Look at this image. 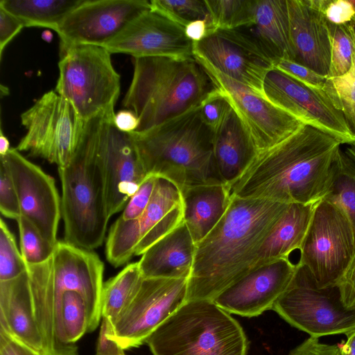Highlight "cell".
Here are the masks:
<instances>
[{"label": "cell", "instance_id": "obj_22", "mask_svg": "<svg viewBox=\"0 0 355 355\" xmlns=\"http://www.w3.org/2000/svg\"><path fill=\"white\" fill-rule=\"evenodd\" d=\"M289 60L327 76L331 43L327 21L311 0H287Z\"/></svg>", "mask_w": 355, "mask_h": 355}, {"label": "cell", "instance_id": "obj_23", "mask_svg": "<svg viewBox=\"0 0 355 355\" xmlns=\"http://www.w3.org/2000/svg\"><path fill=\"white\" fill-rule=\"evenodd\" d=\"M0 329L44 355L37 325L28 271L0 282Z\"/></svg>", "mask_w": 355, "mask_h": 355}, {"label": "cell", "instance_id": "obj_41", "mask_svg": "<svg viewBox=\"0 0 355 355\" xmlns=\"http://www.w3.org/2000/svg\"><path fill=\"white\" fill-rule=\"evenodd\" d=\"M327 22L335 25L354 23L355 12L350 0H311Z\"/></svg>", "mask_w": 355, "mask_h": 355}, {"label": "cell", "instance_id": "obj_25", "mask_svg": "<svg viewBox=\"0 0 355 355\" xmlns=\"http://www.w3.org/2000/svg\"><path fill=\"white\" fill-rule=\"evenodd\" d=\"M256 155L243 124L232 110L213 136L214 159L223 184L230 188Z\"/></svg>", "mask_w": 355, "mask_h": 355}, {"label": "cell", "instance_id": "obj_17", "mask_svg": "<svg viewBox=\"0 0 355 355\" xmlns=\"http://www.w3.org/2000/svg\"><path fill=\"white\" fill-rule=\"evenodd\" d=\"M150 9L148 0H83L57 29L60 46H104L132 21Z\"/></svg>", "mask_w": 355, "mask_h": 355}, {"label": "cell", "instance_id": "obj_19", "mask_svg": "<svg viewBox=\"0 0 355 355\" xmlns=\"http://www.w3.org/2000/svg\"><path fill=\"white\" fill-rule=\"evenodd\" d=\"M105 48L133 58H193V42L184 28L152 8L132 21Z\"/></svg>", "mask_w": 355, "mask_h": 355}, {"label": "cell", "instance_id": "obj_32", "mask_svg": "<svg viewBox=\"0 0 355 355\" xmlns=\"http://www.w3.org/2000/svg\"><path fill=\"white\" fill-rule=\"evenodd\" d=\"M61 315L64 336L69 343L76 344L85 334L97 328L86 299L77 291H67L62 294Z\"/></svg>", "mask_w": 355, "mask_h": 355}, {"label": "cell", "instance_id": "obj_54", "mask_svg": "<svg viewBox=\"0 0 355 355\" xmlns=\"http://www.w3.org/2000/svg\"><path fill=\"white\" fill-rule=\"evenodd\" d=\"M8 94V89L3 86V85H1V96L3 95H7Z\"/></svg>", "mask_w": 355, "mask_h": 355}, {"label": "cell", "instance_id": "obj_52", "mask_svg": "<svg viewBox=\"0 0 355 355\" xmlns=\"http://www.w3.org/2000/svg\"><path fill=\"white\" fill-rule=\"evenodd\" d=\"M347 340L338 344L340 355H355V329L347 335Z\"/></svg>", "mask_w": 355, "mask_h": 355}, {"label": "cell", "instance_id": "obj_37", "mask_svg": "<svg viewBox=\"0 0 355 355\" xmlns=\"http://www.w3.org/2000/svg\"><path fill=\"white\" fill-rule=\"evenodd\" d=\"M151 8L184 27L192 21L211 19L205 1L151 0Z\"/></svg>", "mask_w": 355, "mask_h": 355}, {"label": "cell", "instance_id": "obj_12", "mask_svg": "<svg viewBox=\"0 0 355 355\" xmlns=\"http://www.w3.org/2000/svg\"><path fill=\"white\" fill-rule=\"evenodd\" d=\"M26 134L16 149L58 167L67 165L79 145L85 121L55 90L44 93L21 114Z\"/></svg>", "mask_w": 355, "mask_h": 355}, {"label": "cell", "instance_id": "obj_15", "mask_svg": "<svg viewBox=\"0 0 355 355\" xmlns=\"http://www.w3.org/2000/svg\"><path fill=\"white\" fill-rule=\"evenodd\" d=\"M198 61L227 98L243 124L257 153L275 146L304 124L250 88L207 62Z\"/></svg>", "mask_w": 355, "mask_h": 355}, {"label": "cell", "instance_id": "obj_44", "mask_svg": "<svg viewBox=\"0 0 355 355\" xmlns=\"http://www.w3.org/2000/svg\"><path fill=\"white\" fill-rule=\"evenodd\" d=\"M275 68L293 76L309 85L322 89L324 87L327 76L320 75L311 69L287 59H281L275 64Z\"/></svg>", "mask_w": 355, "mask_h": 355}, {"label": "cell", "instance_id": "obj_21", "mask_svg": "<svg viewBox=\"0 0 355 355\" xmlns=\"http://www.w3.org/2000/svg\"><path fill=\"white\" fill-rule=\"evenodd\" d=\"M182 202L180 189L171 181L157 177L151 199L143 214L135 220L119 217L109 231L105 245L108 262L120 267L135 256L141 239L170 212Z\"/></svg>", "mask_w": 355, "mask_h": 355}, {"label": "cell", "instance_id": "obj_46", "mask_svg": "<svg viewBox=\"0 0 355 355\" xmlns=\"http://www.w3.org/2000/svg\"><path fill=\"white\" fill-rule=\"evenodd\" d=\"M289 355H340V351L338 345L321 343L318 338L310 336L293 349Z\"/></svg>", "mask_w": 355, "mask_h": 355}, {"label": "cell", "instance_id": "obj_35", "mask_svg": "<svg viewBox=\"0 0 355 355\" xmlns=\"http://www.w3.org/2000/svg\"><path fill=\"white\" fill-rule=\"evenodd\" d=\"M331 43V63L328 78L347 73L351 68L354 49L352 23L335 25L327 22Z\"/></svg>", "mask_w": 355, "mask_h": 355}, {"label": "cell", "instance_id": "obj_18", "mask_svg": "<svg viewBox=\"0 0 355 355\" xmlns=\"http://www.w3.org/2000/svg\"><path fill=\"white\" fill-rule=\"evenodd\" d=\"M1 162L15 187L21 215L50 243L55 245L61 217V198L53 177L11 148Z\"/></svg>", "mask_w": 355, "mask_h": 355}, {"label": "cell", "instance_id": "obj_40", "mask_svg": "<svg viewBox=\"0 0 355 355\" xmlns=\"http://www.w3.org/2000/svg\"><path fill=\"white\" fill-rule=\"evenodd\" d=\"M183 222L182 202L174 207L139 242L135 256L142 255L153 244L175 229Z\"/></svg>", "mask_w": 355, "mask_h": 355}, {"label": "cell", "instance_id": "obj_43", "mask_svg": "<svg viewBox=\"0 0 355 355\" xmlns=\"http://www.w3.org/2000/svg\"><path fill=\"white\" fill-rule=\"evenodd\" d=\"M156 179L157 177L152 175L146 177L128 200L120 218L125 220H135L143 214L151 199Z\"/></svg>", "mask_w": 355, "mask_h": 355}, {"label": "cell", "instance_id": "obj_45", "mask_svg": "<svg viewBox=\"0 0 355 355\" xmlns=\"http://www.w3.org/2000/svg\"><path fill=\"white\" fill-rule=\"evenodd\" d=\"M23 22L0 7V58L8 43L24 28Z\"/></svg>", "mask_w": 355, "mask_h": 355}, {"label": "cell", "instance_id": "obj_7", "mask_svg": "<svg viewBox=\"0 0 355 355\" xmlns=\"http://www.w3.org/2000/svg\"><path fill=\"white\" fill-rule=\"evenodd\" d=\"M58 171L62 184L64 241L93 251L103 244L110 218L93 141L85 123L73 157L67 165L58 167Z\"/></svg>", "mask_w": 355, "mask_h": 355}, {"label": "cell", "instance_id": "obj_13", "mask_svg": "<svg viewBox=\"0 0 355 355\" xmlns=\"http://www.w3.org/2000/svg\"><path fill=\"white\" fill-rule=\"evenodd\" d=\"M187 280L143 278L127 307L112 327L108 324L107 336L124 349L146 343L186 302Z\"/></svg>", "mask_w": 355, "mask_h": 355}, {"label": "cell", "instance_id": "obj_26", "mask_svg": "<svg viewBox=\"0 0 355 355\" xmlns=\"http://www.w3.org/2000/svg\"><path fill=\"white\" fill-rule=\"evenodd\" d=\"M181 191L183 220L196 245L218 224L231 202L225 184L201 185Z\"/></svg>", "mask_w": 355, "mask_h": 355}, {"label": "cell", "instance_id": "obj_48", "mask_svg": "<svg viewBox=\"0 0 355 355\" xmlns=\"http://www.w3.org/2000/svg\"><path fill=\"white\" fill-rule=\"evenodd\" d=\"M0 355H42L0 329Z\"/></svg>", "mask_w": 355, "mask_h": 355}, {"label": "cell", "instance_id": "obj_20", "mask_svg": "<svg viewBox=\"0 0 355 355\" xmlns=\"http://www.w3.org/2000/svg\"><path fill=\"white\" fill-rule=\"evenodd\" d=\"M297 264L281 258L259 265L230 285L213 302L230 313L255 317L272 307L286 291Z\"/></svg>", "mask_w": 355, "mask_h": 355}, {"label": "cell", "instance_id": "obj_11", "mask_svg": "<svg viewBox=\"0 0 355 355\" xmlns=\"http://www.w3.org/2000/svg\"><path fill=\"white\" fill-rule=\"evenodd\" d=\"M299 251L297 263L307 269L318 288L336 286L355 253V234L345 213L320 200Z\"/></svg>", "mask_w": 355, "mask_h": 355}, {"label": "cell", "instance_id": "obj_53", "mask_svg": "<svg viewBox=\"0 0 355 355\" xmlns=\"http://www.w3.org/2000/svg\"><path fill=\"white\" fill-rule=\"evenodd\" d=\"M10 142L3 134L2 128L0 130V156L6 155L10 150Z\"/></svg>", "mask_w": 355, "mask_h": 355}, {"label": "cell", "instance_id": "obj_24", "mask_svg": "<svg viewBox=\"0 0 355 355\" xmlns=\"http://www.w3.org/2000/svg\"><path fill=\"white\" fill-rule=\"evenodd\" d=\"M196 244L184 220L153 244L138 261L144 278L189 279Z\"/></svg>", "mask_w": 355, "mask_h": 355}, {"label": "cell", "instance_id": "obj_10", "mask_svg": "<svg viewBox=\"0 0 355 355\" xmlns=\"http://www.w3.org/2000/svg\"><path fill=\"white\" fill-rule=\"evenodd\" d=\"M295 274L272 309L311 337L346 336L355 329V307L346 306L337 286L320 288L298 263Z\"/></svg>", "mask_w": 355, "mask_h": 355}, {"label": "cell", "instance_id": "obj_42", "mask_svg": "<svg viewBox=\"0 0 355 355\" xmlns=\"http://www.w3.org/2000/svg\"><path fill=\"white\" fill-rule=\"evenodd\" d=\"M0 211L5 217L15 220L21 215L13 182L1 162H0Z\"/></svg>", "mask_w": 355, "mask_h": 355}, {"label": "cell", "instance_id": "obj_2", "mask_svg": "<svg viewBox=\"0 0 355 355\" xmlns=\"http://www.w3.org/2000/svg\"><path fill=\"white\" fill-rule=\"evenodd\" d=\"M288 205L231 196L220 220L196 245L186 302L213 301L254 269L260 248Z\"/></svg>", "mask_w": 355, "mask_h": 355}, {"label": "cell", "instance_id": "obj_28", "mask_svg": "<svg viewBox=\"0 0 355 355\" xmlns=\"http://www.w3.org/2000/svg\"><path fill=\"white\" fill-rule=\"evenodd\" d=\"M275 62L289 60V18L287 0H255L252 22L241 27Z\"/></svg>", "mask_w": 355, "mask_h": 355}, {"label": "cell", "instance_id": "obj_4", "mask_svg": "<svg viewBox=\"0 0 355 355\" xmlns=\"http://www.w3.org/2000/svg\"><path fill=\"white\" fill-rule=\"evenodd\" d=\"M148 175L166 178L180 190L224 184L213 156L214 132L200 105L150 129L131 132Z\"/></svg>", "mask_w": 355, "mask_h": 355}, {"label": "cell", "instance_id": "obj_50", "mask_svg": "<svg viewBox=\"0 0 355 355\" xmlns=\"http://www.w3.org/2000/svg\"><path fill=\"white\" fill-rule=\"evenodd\" d=\"M212 32L211 19L196 20L184 27L186 36L193 42H200Z\"/></svg>", "mask_w": 355, "mask_h": 355}, {"label": "cell", "instance_id": "obj_1", "mask_svg": "<svg viewBox=\"0 0 355 355\" xmlns=\"http://www.w3.org/2000/svg\"><path fill=\"white\" fill-rule=\"evenodd\" d=\"M341 138L304 124L275 146L257 153L230 187L232 196L282 203L316 202L326 195Z\"/></svg>", "mask_w": 355, "mask_h": 355}, {"label": "cell", "instance_id": "obj_8", "mask_svg": "<svg viewBox=\"0 0 355 355\" xmlns=\"http://www.w3.org/2000/svg\"><path fill=\"white\" fill-rule=\"evenodd\" d=\"M58 69L55 91L83 121L114 110L120 95L121 78L106 48L91 44L60 46Z\"/></svg>", "mask_w": 355, "mask_h": 355}, {"label": "cell", "instance_id": "obj_39", "mask_svg": "<svg viewBox=\"0 0 355 355\" xmlns=\"http://www.w3.org/2000/svg\"><path fill=\"white\" fill-rule=\"evenodd\" d=\"M232 110L227 98L218 88L200 105L201 116L213 132L220 127Z\"/></svg>", "mask_w": 355, "mask_h": 355}, {"label": "cell", "instance_id": "obj_3", "mask_svg": "<svg viewBox=\"0 0 355 355\" xmlns=\"http://www.w3.org/2000/svg\"><path fill=\"white\" fill-rule=\"evenodd\" d=\"M27 271L44 355H78L76 344L68 343L64 336L62 296L67 291L80 293L86 299L98 327L102 318L103 261L92 250L58 241L51 259L41 264L27 266Z\"/></svg>", "mask_w": 355, "mask_h": 355}, {"label": "cell", "instance_id": "obj_29", "mask_svg": "<svg viewBox=\"0 0 355 355\" xmlns=\"http://www.w3.org/2000/svg\"><path fill=\"white\" fill-rule=\"evenodd\" d=\"M83 0H1L0 7L20 19L25 27L57 29Z\"/></svg>", "mask_w": 355, "mask_h": 355}, {"label": "cell", "instance_id": "obj_14", "mask_svg": "<svg viewBox=\"0 0 355 355\" xmlns=\"http://www.w3.org/2000/svg\"><path fill=\"white\" fill-rule=\"evenodd\" d=\"M193 52L198 60L264 97V80L275 61L243 28L216 30L193 42Z\"/></svg>", "mask_w": 355, "mask_h": 355}, {"label": "cell", "instance_id": "obj_16", "mask_svg": "<svg viewBox=\"0 0 355 355\" xmlns=\"http://www.w3.org/2000/svg\"><path fill=\"white\" fill-rule=\"evenodd\" d=\"M263 95L303 123L335 135L346 144L355 141L343 113L324 88L309 85L274 68L265 78Z\"/></svg>", "mask_w": 355, "mask_h": 355}, {"label": "cell", "instance_id": "obj_38", "mask_svg": "<svg viewBox=\"0 0 355 355\" xmlns=\"http://www.w3.org/2000/svg\"><path fill=\"white\" fill-rule=\"evenodd\" d=\"M27 270L15 236L6 222L0 220V282L15 279Z\"/></svg>", "mask_w": 355, "mask_h": 355}, {"label": "cell", "instance_id": "obj_6", "mask_svg": "<svg viewBox=\"0 0 355 355\" xmlns=\"http://www.w3.org/2000/svg\"><path fill=\"white\" fill-rule=\"evenodd\" d=\"M153 355H247L239 323L211 300L185 302L146 342Z\"/></svg>", "mask_w": 355, "mask_h": 355}, {"label": "cell", "instance_id": "obj_27", "mask_svg": "<svg viewBox=\"0 0 355 355\" xmlns=\"http://www.w3.org/2000/svg\"><path fill=\"white\" fill-rule=\"evenodd\" d=\"M319 202V201H318ZM318 202L290 203L262 244L256 266L300 250Z\"/></svg>", "mask_w": 355, "mask_h": 355}, {"label": "cell", "instance_id": "obj_30", "mask_svg": "<svg viewBox=\"0 0 355 355\" xmlns=\"http://www.w3.org/2000/svg\"><path fill=\"white\" fill-rule=\"evenodd\" d=\"M143 278L138 262H135L103 283L101 295V317L107 320L110 327L131 302Z\"/></svg>", "mask_w": 355, "mask_h": 355}, {"label": "cell", "instance_id": "obj_36", "mask_svg": "<svg viewBox=\"0 0 355 355\" xmlns=\"http://www.w3.org/2000/svg\"><path fill=\"white\" fill-rule=\"evenodd\" d=\"M16 221L19 233L20 252L26 265L41 264L51 259L55 245L46 240L24 216L21 215Z\"/></svg>", "mask_w": 355, "mask_h": 355}, {"label": "cell", "instance_id": "obj_5", "mask_svg": "<svg viewBox=\"0 0 355 355\" xmlns=\"http://www.w3.org/2000/svg\"><path fill=\"white\" fill-rule=\"evenodd\" d=\"M133 76L123 105L150 129L200 105L217 87L195 58H133Z\"/></svg>", "mask_w": 355, "mask_h": 355}, {"label": "cell", "instance_id": "obj_31", "mask_svg": "<svg viewBox=\"0 0 355 355\" xmlns=\"http://www.w3.org/2000/svg\"><path fill=\"white\" fill-rule=\"evenodd\" d=\"M323 199L339 207L345 213L355 234V159L343 146L336 155Z\"/></svg>", "mask_w": 355, "mask_h": 355}, {"label": "cell", "instance_id": "obj_9", "mask_svg": "<svg viewBox=\"0 0 355 355\" xmlns=\"http://www.w3.org/2000/svg\"><path fill=\"white\" fill-rule=\"evenodd\" d=\"M114 110L85 121L101 171L108 217L125 208L147 176L131 132L114 123Z\"/></svg>", "mask_w": 355, "mask_h": 355}, {"label": "cell", "instance_id": "obj_56", "mask_svg": "<svg viewBox=\"0 0 355 355\" xmlns=\"http://www.w3.org/2000/svg\"><path fill=\"white\" fill-rule=\"evenodd\" d=\"M353 24V26H354V31H355V24Z\"/></svg>", "mask_w": 355, "mask_h": 355}, {"label": "cell", "instance_id": "obj_49", "mask_svg": "<svg viewBox=\"0 0 355 355\" xmlns=\"http://www.w3.org/2000/svg\"><path fill=\"white\" fill-rule=\"evenodd\" d=\"M107 320L102 318L96 355H125L124 349L107 336Z\"/></svg>", "mask_w": 355, "mask_h": 355}, {"label": "cell", "instance_id": "obj_51", "mask_svg": "<svg viewBox=\"0 0 355 355\" xmlns=\"http://www.w3.org/2000/svg\"><path fill=\"white\" fill-rule=\"evenodd\" d=\"M114 123L121 131L132 132L137 130L139 125V120L134 112L126 109L115 113Z\"/></svg>", "mask_w": 355, "mask_h": 355}, {"label": "cell", "instance_id": "obj_33", "mask_svg": "<svg viewBox=\"0 0 355 355\" xmlns=\"http://www.w3.org/2000/svg\"><path fill=\"white\" fill-rule=\"evenodd\" d=\"M213 32L249 26L253 20L255 0H206Z\"/></svg>", "mask_w": 355, "mask_h": 355}, {"label": "cell", "instance_id": "obj_47", "mask_svg": "<svg viewBox=\"0 0 355 355\" xmlns=\"http://www.w3.org/2000/svg\"><path fill=\"white\" fill-rule=\"evenodd\" d=\"M336 286L339 288L343 304L347 307H355V253Z\"/></svg>", "mask_w": 355, "mask_h": 355}, {"label": "cell", "instance_id": "obj_34", "mask_svg": "<svg viewBox=\"0 0 355 355\" xmlns=\"http://www.w3.org/2000/svg\"><path fill=\"white\" fill-rule=\"evenodd\" d=\"M353 26V24H352ZM354 29V49L352 63L345 74L328 78L324 89L336 107L342 111L347 123L355 137V31Z\"/></svg>", "mask_w": 355, "mask_h": 355}, {"label": "cell", "instance_id": "obj_55", "mask_svg": "<svg viewBox=\"0 0 355 355\" xmlns=\"http://www.w3.org/2000/svg\"><path fill=\"white\" fill-rule=\"evenodd\" d=\"M350 2L352 3V5L353 6V8H354V12H355V0H350ZM352 24H355V19H354V23H352Z\"/></svg>", "mask_w": 355, "mask_h": 355}]
</instances>
